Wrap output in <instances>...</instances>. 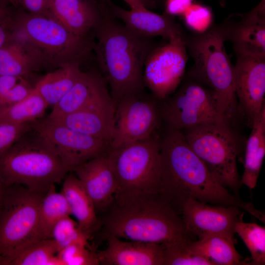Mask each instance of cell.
Returning <instances> with one entry per match:
<instances>
[{"label": "cell", "instance_id": "26", "mask_svg": "<svg viewBox=\"0 0 265 265\" xmlns=\"http://www.w3.org/2000/svg\"><path fill=\"white\" fill-rule=\"evenodd\" d=\"M245 145L244 170L241 185L250 189L255 187L265 156V107L251 127Z\"/></svg>", "mask_w": 265, "mask_h": 265}, {"label": "cell", "instance_id": "4", "mask_svg": "<svg viewBox=\"0 0 265 265\" xmlns=\"http://www.w3.org/2000/svg\"><path fill=\"white\" fill-rule=\"evenodd\" d=\"M70 172L53 146L33 128L0 153V182L46 192Z\"/></svg>", "mask_w": 265, "mask_h": 265}, {"label": "cell", "instance_id": "34", "mask_svg": "<svg viewBox=\"0 0 265 265\" xmlns=\"http://www.w3.org/2000/svg\"><path fill=\"white\" fill-rule=\"evenodd\" d=\"M181 17L186 27L193 34L204 33L214 25L212 9L199 2L193 1Z\"/></svg>", "mask_w": 265, "mask_h": 265}, {"label": "cell", "instance_id": "8", "mask_svg": "<svg viewBox=\"0 0 265 265\" xmlns=\"http://www.w3.org/2000/svg\"><path fill=\"white\" fill-rule=\"evenodd\" d=\"M215 179L238 198L241 186L237 159L242 148L238 130L223 123L180 131Z\"/></svg>", "mask_w": 265, "mask_h": 265}, {"label": "cell", "instance_id": "27", "mask_svg": "<svg viewBox=\"0 0 265 265\" xmlns=\"http://www.w3.org/2000/svg\"><path fill=\"white\" fill-rule=\"evenodd\" d=\"M82 71L80 62L59 67L41 78L34 85L48 106H54L74 85Z\"/></svg>", "mask_w": 265, "mask_h": 265}, {"label": "cell", "instance_id": "29", "mask_svg": "<svg viewBox=\"0 0 265 265\" xmlns=\"http://www.w3.org/2000/svg\"><path fill=\"white\" fill-rule=\"evenodd\" d=\"M48 105L34 89L22 101L0 110V122L21 124L42 118Z\"/></svg>", "mask_w": 265, "mask_h": 265}, {"label": "cell", "instance_id": "10", "mask_svg": "<svg viewBox=\"0 0 265 265\" xmlns=\"http://www.w3.org/2000/svg\"><path fill=\"white\" fill-rule=\"evenodd\" d=\"M172 94L160 101L165 125L182 131L212 123L228 125L213 91L188 73Z\"/></svg>", "mask_w": 265, "mask_h": 265}, {"label": "cell", "instance_id": "37", "mask_svg": "<svg viewBox=\"0 0 265 265\" xmlns=\"http://www.w3.org/2000/svg\"><path fill=\"white\" fill-rule=\"evenodd\" d=\"M4 0H0V47L12 36L15 26V16L10 12Z\"/></svg>", "mask_w": 265, "mask_h": 265}, {"label": "cell", "instance_id": "44", "mask_svg": "<svg viewBox=\"0 0 265 265\" xmlns=\"http://www.w3.org/2000/svg\"><path fill=\"white\" fill-rule=\"evenodd\" d=\"M225 2V0H221L220 1V4L221 5H224Z\"/></svg>", "mask_w": 265, "mask_h": 265}, {"label": "cell", "instance_id": "1", "mask_svg": "<svg viewBox=\"0 0 265 265\" xmlns=\"http://www.w3.org/2000/svg\"><path fill=\"white\" fill-rule=\"evenodd\" d=\"M159 136L160 195L179 214L183 203L192 198L207 204L238 207L265 223L264 212L236 197L215 179L180 131L165 125Z\"/></svg>", "mask_w": 265, "mask_h": 265}, {"label": "cell", "instance_id": "23", "mask_svg": "<svg viewBox=\"0 0 265 265\" xmlns=\"http://www.w3.org/2000/svg\"><path fill=\"white\" fill-rule=\"evenodd\" d=\"M43 68L32 47L21 36L13 32L0 47V76L27 78Z\"/></svg>", "mask_w": 265, "mask_h": 265}, {"label": "cell", "instance_id": "40", "mask_svg": "<svg viewBox=\"0 0 265 265\" xmlns=\"http://www.w3.org/2000/svg\"><path fill=\"white\" fill-rule=\"evenodd\" d=\"M50 0H16L17 5L21 4L27 12L36 14H45Z\"/></svg>", "mask_w": 265, "mask_h": 265}, {"label": "cell", "instance_id": "25", "mask_svg": "<svg viewBox=\"0 0 265 265\" xmlns=\"http://www.w3.org/2000/svg\"><path fill=\"white\" fill-rule=\"evenodd\" d=\"M235 243L234 238L216 234L191 240L189 247L194 253L210 260L214 265H250L249 259H244L238 252Z\"/></svg>", "mask_w": 265, "mask_h": 265}, {"label": "cell", "instance_id": "32", "mask_svg": "<svg viewBox=\"0 0 265 265\" xmlns=\"http://www.w3.org/2000/svg\"><path fill=\"white\" fill-rule=\"evenodd\" d=\"M92 235L82 230L78 222L70 216L64 217L54 226L52 238L57 244L60 250L74 243L89 244Z\"/></svg>", "mask_w": 265, "mask_h": 265}, {"label": "cell", "instance_id": "33", "mask_svg": "<svg viewBox=\"0 0 265 265\" xmlns=\"http://www.w3.org/2000/svg\"><path fill=\"white\" fill-rule=\"evenodd\" d=\"M188 239L163 245V265H214L207 259L192 251Z\"/></svg>", "mask_w": 265, "mask_h": 265}, {"label": "cell", "instance_id": "21", "mask_svg": "<svg viewBox=\"0 0 265 265\" xmlns=\"http://www.w3.org/2000/svg\"><path fill=\"white\" fill-rule=\"evenodd\" d=\"M111 14L127 27L138 34L170 39L186 33L174 17L164 13L159 14L148 8L124 9L111 0H105Z\"/></svg>", "mask_w": 265, "mask_h": 265}, {"label": "cell", "instance_id": "9", "mask_svg": "<svg viewBox=\"0 0 265 265\" xmlns=\"http://www.w3.org/2000/svg\"><path fill=\"white\" fill-rule=\"evenodd\" d=\"M46 192L18 185L4 186L0 206V265H9L35 239L40 205Z\"/></svg>", "mask_w": 265, "mask_h": 265}, {"label": "cell", "instance_id": "28", "mask_svg": "<svg viewBox=\"0 0 265 265\" xmlns=\"http://www.w3.org/2000/svg\"><path fill=\"white\" fill-rule=\"evenodd\" d=\"M71 215L65 196L61 192L56 191L55 185L51 186L40 205L35 239L52 238L55 224L62 218Z\"/></svg>", "mask_w": 265, "mask_h": 265}, {"label": "cell", "instance_id": "20", "mask_svg": "<svg viewBox=\"0 0 265 265\" xmlns=\"http://www.w3.org/2000/svg\"><path fill=\"white\" fill-rule=\"evenodd\" d=\"M106 249L97 251L100 265H163V245L155 243L122 240L106 234Z\"/></svg>", "mask_w": 265, "mask_h": 265}, {"label": "cell", "instance_id": "38", "mask_svg": "<svg viewBox=\"0 0 265 265\" xmlns=\"http://www.w3.org/2000/svg\"><path fill=\"white\" fill-rule=\"evenodd\" d=\"M193 2V0H165L163 13L172 17L181 16Z\"/></svg>", "mask_w": 265, "mask_h": 265}, {"label": "cell", "instance_id": "12", "mask_svg": "<svg viewBox=\"0 0 265 265\" xmlns=\"http://www.w3.org/2000/svg\"><path fill=\"white\" fill-rule=\"evenodd\" d=\"M115 108L111 148L148 138L162 122L160 100L144 91L122 98L115 104Z\"/></svg>", "mask_w": 265, "mask_h": 265}, {"label": "cell", "instance_id": "41", "mask_svg": "<svg viewBox=\"0 0 265 265\" xmlns=\"http://www.w3.org/2000/svg\"><path fill=\"white\" fill-rule=\"evenodd\" d=\"M130 9H141L152 8L155 6L154 0H123Z\"/></svg>", "mask_w": 265, "mask_h": 265}, {"label": "cell", "instance_id": "2", "mask_svg": "<svg viewBox=\"0 0 265 265\" xmlns=\"http://www.w3.org/2000/svg\"><path fill=\"white\" fill-rule=\"evenodd\" d=\"M102 1L93 49L115 105L126 96L144 91V63L157 46L153 37L138 34L117 21L105 0Z\"/></svg>", "mask_w": 265, "mask_h": 265}, {"label": "cell", "instance_id": "7", "mask_svg": "<svg viewBox=\"0 0 265 265\" xmlns=\"http://www.w3.org/2000/svg\"><path fill=\"white\" fill-rule=\"evenodd\" d=\"M15 21L14 32L35 50L43 68L80 63L93 49L88 38L75 34L46 15L26 12L15 16Z\"/></svg>", "mask_w": 265, "mask_h": 265}, {"label": "cell", "instance_id": "11", "mask_svg": "<svg viewBox=\"0 0 265 265\" xmlns=\"http://www.w3.org/2000/svg\"><path fill=\"white\" fill-rule=\"evenodd\" d=\"M186 34L173 37L167 44L156 47L145 60L143 72L145 86L159 100L171 96L185 75L188 59Z\"/></svg>", "mask_w": 265, "mask_h": 265}, {"label": "cell", "instance_id": "31", "mask_svg": "<svg viewBox=\"0 0 265 265\" xmlns=\"http://www.w3.org/2000/svg\"><path fill=\"white\" fill-rule=\"evenodd\" d=\"M243 216L237 222L235 233H237L248 249L251 255L250 265L265 264V228L256 223H246Z\"/></svg>", "mask_w": 265, "mask_h": 265}, {"label": "cell", "instance_id": "19", "mask_svg": "<svg viewBox=\"0 0 265 265\" xmlns=\"http://www.w3.org/2000/svg\"><path fill=\"white\" fill-rule=\"evenodd\" d=\"M102 0H50L44 15L75 34L88 38L101 19Z\"/></svg>", "mask_w": 265, "mask_h": 265}, {"label": "cell", "instance_id": "15", "mask_svg": "<svg viewBox=\"0 0 265 265\" xmlns=\"http://www.w3.org/2000/svg\"><path fill=\"white\" fill-rule=\"evenodd\" d=\"M244 213L237 207L209 205L192 198L183 203L179 212L187 231L198 239L216 234L234 238L236 224Z\"/></svg>", "mask_w": 265, "mask_h": 265}, {"label": "cell", "instance_id": "36", "mask_svg": "<svg viewBox=\"0 0 265 265\" xmlns=\"http://www.w3.org/2000/svg\"><path fill=\"white\" fill-rule=\"evenodd\" d=\"M33 122L21 124L0 122V153L10 146L25 132L33 129Z\"/></svg>", "mask_w": 265, "mask_h": 265}, {"label": "cell", "instance_id": "43", "mask_svg": "<svg viewBox=\"0 0 265 265\" xmlns=\"http://www.w3.org/2000/svg\"><path fill=\"white\" fill-rule=\"evenodd\" d=\"M7 3H12L13 5H17L16 0H4Z\"/></svg>", "mask_w": 265, "mask_h": 265}, {"label": "cell", "instance_id": "14", "mask_svg": "<svg viewBox=\"0 0 265 265\" xmlns=\"http://www.w3.org/2000/svg\"><path fill=\"white\" fill-rule=\"evenodd\" d=\"M235 92L242 121L251 128L265 107V57L235 53Z\"/></svg>", "mask_w": 265, "mask_h": 265}, {"label": "cell", "instance_id": "17", "mask_svg": "<svg viewBox=\"0 0 265 265\" xmlns=\"http://www.w3.org/2000/svg\"><path fill=\"white\" fill-rule=\"evenodd\" d=\"M72 172L80 181L96 213L109 210L114 203L116 182L106 154L89 160Z\"/></svg>", "mask_w": 265, "mask_h": 265}, {"label": "cell", "instance_id": "13", "mask_svg": "<svg viewBox=\"0 0 265 265\" xmlns=\"http://www.w3.org/2000/svg\"><path fill=\"white\" fill-rule=\"evenodd\" d=\"M33 128L53 146L70 172L89 160L106 155L108 141L75 131L48 116L33 122Z\"/></svg>", "mask_w": 265, "mask_h": 265}, {"label": "cell", "instance_id": "5", "mask_svg": "<svg viewBox=\"0 0 265 265\" xmlns=\"http://www.w3.org/2000/svg\"><path fill=\"white\" fill-rule=\"evenodd\" d=\"M225 41L221 24L203 34H187L186 48L194 62L187 73L213 91L226 122L238 129L242 120L235 92L234 65L226 53Z\"/></svg>", "mask_w": 265, "mask_h": 265}, {"label": "cell", "instance_id": "42", "mask_svg": "<svg viewBox=\"0 0 265 265\" xmlns=\"http://www.w3.org/2000/svg\"><path fill=\"white\" fill-rule=\"evenodd\" d=\"M4 187V185L1 184L0 182V206L1 204L2 195H3Z\"/></svg>", "mask_w": 265, "mask_h": 265}, {"label": "cell", "instance_id": "35", "mask_svg": "<svg viewBox=\"0 0 265 265\" xmlns=\"http://www.w3.org/2000/svg\"><path fill=\"white\" fill-rule=\"evenodd\" d=\"M61 265H99L97 251L89 244L72 243L61 249L58 253Z\"/></svg>", "mask_w": 265, "mask_h": 265}, {"label": "cell", "instance_id": "22", "mask_svg": "<svg viewBox=\"0 0 265 265\" xmlns=\"http://www.w3.org/2000/svg\"><path fill=\"white\" fill-rule=\"evenodd\" d=\"M115 111L112 102L93 105L50 119L80 133L110 143L114 132Z\"/></svg>", "mask_w": 265, "mask_h": 265}, {"label": "cell", "instance_id": "30", "mask_svg": "<svg viewBox=\"0 0 265 265\" xmlns=\"http://www.w3.org/2000/svg\"><path fill=\"white\" fill-rule=\"evenodd\" d=\"M59 251L53 238L34 239L20 250L9 265H61Z\"/></svg>", "mask_w": 265, "mask_h": 265}, {"label": "cell", "instance_id": "45", "mask_svg": "<svg viewBox=\"0 0 265 265\" xmlns=\"http://www.w3.org/2000/svg\"><path fill=\"white\" fill-rule=\"evenodd\" d=\"M220 1V0H219Z\"/></svg>", "mask_w": 265, "mask_h": 265}, {"label": "cell", "instance_id": "24", "mask_svg": "<svg viewBox=\"0 0 265 265\" xmlns=\"http://www.w3.org/2000/svg\"><path fill=\"white\" fill-rule=\"evenodd\" d=\"M63 180L61 192L80 228L92 235L99 223L94 206L80 180L72 171Z\"/></svg>", "mask_w": 265, "mask_h": 265}, {"label": "cell", "instance_id": "39", "mask_svg": "<svg viewBox=\"0 0 265 265\" xmlns=\"http://www.w3.org/2000/svg\"><path fill=\"white\" fill-rule=\"evenodd\" d=\"M21 78V77L0 76V110L3 108L6 98Z\"/></svg>", "mask_w": 265, "mask_h": 265}, {"label": "cell", "instance_id": "6", "mask_svg": "<svg viewBox=\"0 0 265 265\" xmlns=\"http://www.w3.org/2000/svg\"><path fill=\"white\" fill-rule=\"evenodd\" d=\"M106 156L116 182L113 204L121 206L160 195V156L157 131L145 139L110 147Z\"/></svg>", "mask_w": 265, "mask_h": 265}, {"label": "cell", "instance_id": "18", "mask_svg": "<svg viewBox=\"0 0 265 265\" xmlns=\"http://www.w3.org/2000/svg\"><path fill=\"white\" fill-rule=\"evenodd\" d=\"M107 85L101 74L82 71L70 90L53 107L49 117L53 119L93 105L113 102Z\"/></svg>", "mask_w": 265, "mask_h": 265}, {"label": "cell", "instance_id": "3", "mask_svg": "<svg viewBox=\"0 0 265 265\" xmlns=\"http://www.w3.org/2000/svg\"><path fill=\"white\" fill-rule=\"evenodd\" d=\"M109 209L104 220L106 234L163 245L192 239L181 216L160 195L121 206L113 204Z\"/></svg>", "mask_w": 265, "mask_h": 265}, {"label": "cell", "instance_id": "16", "mask_svg": "<svg viewBox=\"0 0 265 265\" xmlns=\"http://www.w3.org/2000/svg\"><path fill=\"white\" fill-rule=\"evenodd\" d=\"M235 53L265 57V0L245 13L229 16L221 23Z\"/></svg>", "mask_w": 265, "mask_h": 265}]
</instances>
